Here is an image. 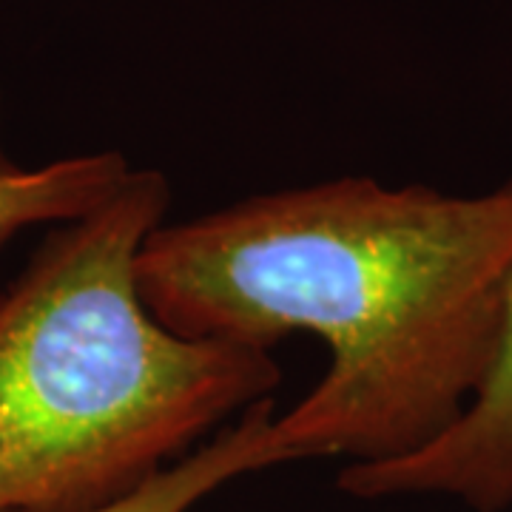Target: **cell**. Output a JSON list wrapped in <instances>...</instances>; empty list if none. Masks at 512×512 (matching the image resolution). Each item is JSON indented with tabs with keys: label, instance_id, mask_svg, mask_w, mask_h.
Returning a JSON list of instances; mask_svg holds the SVG:
<instances>
[{
	"label": "cell",
	"instance_id": "obj_1",
	"mask_svg": "<svg viewBox=\"0 0 512 512\" xmlns=\"http://www.w3.org/2000/svg\"><path fill=\"white\" fill-rule=\"evenodd\" d=\"M510 276L512 177L293 185L165 220L137 256L146 308L185 339L325 345L322 379L271 424L282 464H384L439 439L490 365Z\"/></svg>",
	"mask_w": 512,
	"mask_h": 512
},
{
	"label": "cell",
	"instance_id": "obj_2",
	"mask_svg": "<svg viewBox=\"0 0 512 512\" xmlns=\"http://www.w3.org/2000/svg\"><path fill=\"white\" fill-rule=\"evenodd\" d=\"M168 208L171 180L134 168L0 288V512L106 510L282 382L271 350L185 339L146 308L137 256Z\"/></svg>",
	"mask_w": 512,
	"mask_h": 512
},
{
	"label": "cell",
	"instance_id": "obj_3",
	"mask_svg": "<svg viewBox=\"0 0 512 512\" xmlns=\"http://www.w3.org/2000/svg\"><path fill=\"white\" fill-rule=\"evenodd\" d=\"M339 490L353 498L447 495L473 512L512 507V276L490 365L473 399L439 439L384 464H348Z\"/></svg>",
	"mask_w": 512,
	"mask_h": 512
},
{
	"label": "cell",
	"instance_id": "obj_4",
	"mask_svg": "<svg viewBox=\"0 0 512 512\" xmlns=\"http://www.w3.org/2000/svg\"><path fill=\"white\" fill-rule=\"evenodd\" d=\"M131 171L123 151L72 154L29 168L6 151L0 137V251L35 225H63L94 214L126 185Z\"/></svg>",
	"mask_w": 512,
	"mask_h": 512
},
{
	"label": "cell",
	"instance_id": "obj_5",
	"mask_svg": "<svg viewBox=\"0 0 512 512\" xmlns=\"http://www.w3.org/2000/svg\"><path fill=\"white\" fill-rule=\"evenodd\" d=\"M274 399L251 404L197 450L165 467L140 490L97 512H191L225 484L279 467L274 444Z\"/></svg>",
	"mask_w": 512,
	"mask_h": 512
}]
</instances>
